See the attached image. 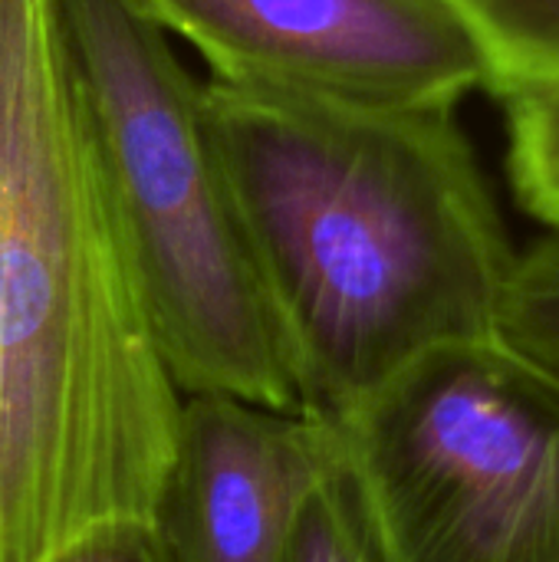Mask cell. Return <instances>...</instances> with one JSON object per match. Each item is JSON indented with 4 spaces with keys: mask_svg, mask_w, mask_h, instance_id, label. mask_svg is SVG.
Listing matches in <instances>:
<instances>
[{
    "mask_svg": "<svg viewBox=\"0 0 559 562\" xmlns=\"http://www.w3.org/2000/svg\"><path fill=\"white\" fill-rule=\"evenodd\" d=\"M204 115L300 412L336 422L432 349L497 336L517 254L458 109L208 79Z\"/></svg>",
    "mask_w": 559,
    "mask_h": 562,
    "instance_id": "obj_1",
    "label": "cell"
},
{
    "mask_svg": "<svg viewBox=\"0 0 559 562\" xmlns=\"http://www.w3.org/2000/svg\"><path fill=\"white\" fill-rule=\"evenodd\" d=\"M175 385L132 277L49 0H0V562L148 524Z\"/></svg>",
    "mask_w": 559,
    "mask_h": 562,
    "instance_id": "obj_2",
    "label": "cell"
},
{
    "mask_svg": "<svg viewBox=\"0 0 559 562\" xmlns=\"http://www.w3.org/2000/svg\"><path fill=\"white\" fill-rule=\"evenodd\" d=\"M49 13L175 385L300 412L287 346L208 128L204 82L135 0H49Z\"/></svg>",
    "mask_w": 559,
    "mask_h": 562,
    "instance_id": "obj_3",
    "label": "cell"
},
{
    "mask_svg": "<svg viewBox=\"0 0 559 562\" xmlns=\"http://www.w3.org/2000/svg\"><path fill=\"white\" fill-rule=\"evenodd\" d=\"M333 425L392 562H559V375L501 336L432 349Z\"/></svg>",
    "mask_w": 559,
    "mask_h": 562,
    "instance_id": "obj_4",
    "label": "cell"
},
{
    "mask_svg": "<svg viewBox=\"0 0 559 562\" xmlns=\"http://www.w3.org/2000/svg\"><path fill=\"white\" fill-rule=\"evenodd\" d=\"M188 43L208 79L356 105H448L484 89L441 0H135Z\"/></svg>",
    "mask_w": 559,
    "mask_h": 562,
    "instance_id": "obj_5",
    "label": "cell"
},
{
    "mask_svg": "<svg viewBox=\"0 0 559 562\" xmlns=\"http://www.w3.org/2000/svg\"><path fill=\"white\" fill-rule=\"evenodd\" d=\"M333 445L326 418L185 395L175 458L148 517L165 562H277Z\"/></svg>",
    "mask_w": 559,
    "mask_h": 562,
    "instance_id": "obj_6",
    "label": "cell"
},
{
    "mask_svg": "<svg viewBox=\"0 0 559 562\" xmlns=\"http://www.w3.org/2000/svg\"><path fill=\"white\" fill-rule=\"evenodd\" d=\"M471 36L497 99L559 89V0H441Z\"/></svg>",
    "mask_w": 559,
    "mask_h": 562,
    "instance_id": "obj_7",
    "label": "cell"
},
{
    "mask_svg": "<svg viewBox=\"0 0 559 562\" xmlns=\"http://www.w3.org/2000/svg\"><path fill=\"white\" fill-rule=\"evenodd\" d=\"M277 562H392L346 461L339 431L326 464L297 510Z\"/></svg>",
    "mask_w": 559,
    "mask_h": 562,
    "instance_id": "obj_8",
    "label": "cell"
},
{
    "mask_svg": "<svg viewBox=\"0 0 559 562\" xmlns=\"http://www.w3.org/2000/svg\"><path fill=\"white\" fill-rule=\"evenodd\" d=\"M501 102L511 191L534 221L559 237V89H524Z\"/></svg>",
    "mask_w": 559,
    "mask_h": 562,
    "instance_id": "obj_9",
    "label": "cell"
},
{
    "mask_svg": "<svg viewBox=\"0 0 559 562\" xmlns=\"http://www.w3.org/2000/svg\"><path fill=\"white\" fill-rule=\"evenodd\" d=\"M497 336L559 375V237H544L517 254L507 277Z\"/></svg>",
    "mask_w": 559,
    "mask_h": 562,
    "instance_id": "obj_10",
    "label": "cell"
},
{
    "mask_svg": "<svg viewBox=\"0 0 559 562\" xmlns=\"http://www.w3.org/2000/svg\"><path fill=\"white\" fill-rule=\"evenodd\" d=\"M49 562H165L148 524H115L89 533Z\"/></svg>",
    "mask_w": 559,
    "mask_h": 562,
    "instance_id": "obj_11",
    "label": "cell"
}]
</instances>
